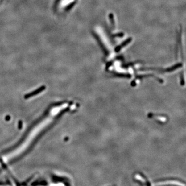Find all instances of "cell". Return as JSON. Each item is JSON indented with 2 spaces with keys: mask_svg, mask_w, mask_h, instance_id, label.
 I'll return each instance as SVG.
<instances>
[]
</instances>
